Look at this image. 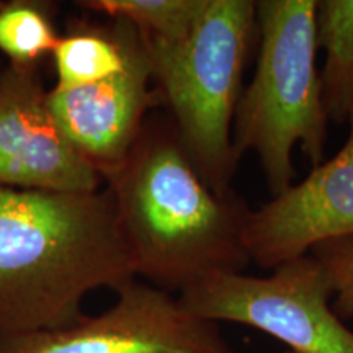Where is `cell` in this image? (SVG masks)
<instances>
[{"mask_svg":"<svg viewBox=\"0 0 353 353\" xmlns=\"http://www.w3.org/2000/svg\"><path fill=\"white\" fill-rule=\"evenodd\" d=\"M138 280L112 192L0 187V335L76 324L99 288Z\"/></svg>","mask_w":353,"mask_h":353,"instance_id":"cell-1","label":"cell"},{"mask_svg":"<svg viewBox=\"0 0 353 353\" xmlns=\"http://www.w3.org/2000/svg\"><path fill=\"white\" fill-rule=\"evenodd\" d=\"M136 276L183 291L216 273L244 272L252 208L216 192L180 143L167 113H149L121 169L108 180Z\"/></svg>","mask_w":353,"mask_h":353,"instance_id":"cell-2","label":"cell"},{"mask_svg":"<svg viewBox=\"0 0 353 353\" xmlns=\"http://www.w3.org/2000/svg\"><path fill=\"white\" fill-rule=\"evenodd\" d=\"M144 44L157 100L167 108L180 143L210 187L228 192L241 161L232 123L257 46L255 2L205 0L183 33Z\"/></svg>","mask_w":353,"mask_h":353,"instance_id":"cell-3","label":"cell"},{"mask_svg":"<svg viewBox=\"0 0 353 353\" xmlns=\"http://www.w3.org/2000/svg\"><path fill=\"white\" fill-rule=\"evenodd\" d=\"M317 0H259L257 57L242 88L232 144L242 159L257 156L272 196L294 183L296 145L312 167L324 162L329 117L317 69Z\"/></svg>","mask_w":353,"mask_h":353,"instance_id":"cell-4","label":"cell"},{"mask_svg":"<svg viewBox=\"0 0 353 353\" xmlns=\"http://www.w3.org/2000/svg\"><path fill=\"white\" fill-rule=\"evenodd\" d=\"M179 299L201 319L249 325L293 353H353V330L332 307V278L311 252L268 276L216 273L180 291Z\"/></svg>","mask_w":353,"mask_h":353,"instance_id":"cell-5","label":"cell"},{"mask_svg":"<svg viewBox=\"0 0 353 353\" xmlns=\"http://www.w3.org/2000/svg\"><path fill=\"white\" fill-rule=\"evenodd\" d=\"M117 293L107 311L68 327L0 335V353H237L170 291L134 280Z\"/></svg>","mask_w":353,"mask_h":353,"instance_id":"cell-6","label":"cell"},{"mask_svg":"<svg viewBox=\"0 0 353 353\" xmlns=\"http://www.w3.org/2000/svg\"><path fill=\"white\" fill-rule=\"evenodd\" d=\"M0 187L81 193L105 187L57 125L38 68L0 77Z\"/></svg>","mask_w":353,"mask_h":353,"instance_id":"cell-7","label":"cell"},{"mask_svg":"<svg viewBox=\"0 0 353 353\" xmlns=\"http://www.w3.org/2000/svg\"><path fill=\"white\" fill-rule=\"evenodd\" d=\"M132 26V25H131ZM57 125L107 183L134 148L159 103L145 44L132 26L125 68L90 85L48 90Z\"/></svg>","mask_w":353,"mask_h":353,"instance_id":"cell-8","label":"cell"},{"mask_svg":"<svg viewBox=\"0 0 353 353\" xmlns=\"http://www.w3.org/2000/svg\"><path fill=\"white\" fill-rule=\"evenodd\" d=\"M353 237V114L345 144L301 182L252 210L245 228L250 263L273 270L322 242Z\"/></svg>","mask_w":353,"mask_h":353,"instance_id":"cell-9","label":"cell"},{"mask_svg":"<svg viewBox=\"0 0 353 353\" xmlns=\"http://www.w3.org/2000/svg\"><path fill=\"white\" fill-rule=\"evenodd\" d=\"M132 26L110 20L108 26L74 23L52 51L56 87L74 88L100 82L125 68Z\"/></svg>","mask_w":353,"mask_h":353,"instance_id":"cell-10","label":"cell"},{"mask_svg":"<svg viewBox=\"0 0 353 353\" xmlns=\"http://www.w3.org/2000/svg\"><path fill=\"white\" fill-rule=\"evenodd\" d=\"M317 48L324 51L321 87L329 121L353 114V0H317Z\"/></svg>","mask_w":353,"mask_h":353,"instance_id":"cell-11","label":"cell"},{"mask_svg":"<svg viewBox=\"0 0 353 353\" xmlns=\"http://www.w3.org/2000/svg\"><path fill=\"white\" fill-rule=\"evenodd\" d=\"M51 6L32 0L0 2V52L15 68H38L57 39Z\"/></svg>","mask_w":353,"mask_h":353,"instance_id":"cell-12","label":"cell"},{"mask_svg":"<svg viewBox=\"0 0 353 353\" xmlns=\"http://www.w3.org/2000/svg\"><path fill=\"white\" fill-rule=\"evenodd\" d=\"M205 0H81L82 10L123 20L138 30L144 41L170 39L195 21Z\"/></svg>","mask_w":353,"mask_h":353,"instance_id":"cell-13","label":"cell"},{"mask_svg":"<svg viewBox=\"0 0 353 353\" xmlns=\"http://www.w3.org/2000/svg\"><path fill=\"white\" fill-rule=\"evenodd\" d=\"M311 254L321 260L332 278L334 311L341 319L353 317V237L322 242Z\"/></svg>","mask_w":353,"mask_h":353,"instance_id":"cell-14","label":"cell"},{"mask_svg":"<svg viewBox=\"0 0 353 353\" xmlns=\"http://www.w3.org/2000/svg\"><path fill=\"white\" fill-rule=\"evenodd\" d=\"M2 72H3V68H0V77H2Z\"/></svg>","mask_w":353,"mask_h":353,"instance_id":"cell-15","label":"cell"},{"mask_svg":"<svg viewBox=\"0 0 353 353\" xmlns=\"http://www.w3.org/2000/svg\"><path fill=\"white\" fill-rule=\"evenodd\" d=\"M281 353H293V352H290V350H285V352H281Z\"/></svg>","mask_w":353,"mask_h":353,"instance_id":"cell-16","label":"cell"}]
</instances>
